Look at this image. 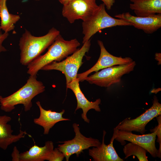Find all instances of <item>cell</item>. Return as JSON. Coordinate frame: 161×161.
<instances>
[{
  "label": "cell",
  "instance_id": "d6986e66",
  "mask_svg": "<svg viewBox=\"0 0 161 161\" xmlns=\"http://www.w3.org/2000/svg\"><path fill=\"white\" fill-rule=\"evenodd\" d=\"M7 0H0V18L1 22L0 28L5 32L13 30L15 24L20 19L18 15L10 13L7 6Z\"/></svg>",
  "mask_w": 161,
  "mask_h": 161
},
{
  "label": "cell",
  "instance_id": "52a82bcc",
  "mask_svg": "<svg viewBox=\"0 0 161 161\" xmlns=\"http://www.w3.org/2000/svg\"><path fill=\"white\" fill-rule=\"evenodd\" d=\"M72 127L75 133V137L70 140L59 142L63 144L58 145V149L64 154L66 161L69 160L72 154H75L78 157L81 153H83V150L91 147L97 146L101 143L97 139L87 137L83 135L77 123H73Z\"/></svg>",
  "mask_w": 161,
  "mask_h": 161
},
{
  "label": "cell",
  "instance_id": "30bf717a",
  "mask_svg": "<svg viewBox=\"0 0 161 161\" xmlns=\"http://www.w3.org/2000/svg\"><path fill=\"white\" fill-rule=\"evenodd\" d=\"M156 136L155 131L140 135L134 134L131 131L119 130L115 127L112 138L115 139L122 145L125 144V140L136 144L144 148L153 157L156 158L158 153L155 145Z\"/></svg>",
  "mask_w": 161,
  "mask_h": 161
},
{
  "label": "cell",
  "instance_id": "4fadbf2b",
  "mask_svg": "<svg viewBox=\"0 0 161 161\" xmlns=\"http://www.w3.org/2000/svg\"><path fill=\"white\" fill-rule=\"evenodd\" d=\"M79 81L78 78L73 80L71 82L66 85L67 88L71 89L74 93L77 101V106L75 112L81 109L83 111L81 116L85 122L89 123V120L87 117V113L91 109H94L97 112H100L101 109L99 106L101 100L98 98L94 102L89 101L85 97L81 91L79 86Z\"/></svg>",
  "mask_w": 161,
  "mask_h": 161
},
{
  "label": "cell",
  "instance_id": "cb8c5ba5",
  "mask_svg": "<svg viewBox=\"0 0 161 161\" xmlns=\"http://www.w3.org/2000/svg\"><path fill=\"white\" fill-rule=\"evenodd\" d=\"M19 152L16 146L14 148L12 154V160L13 161H19Z\"/></svg>",
  "mask_w": 161,
  "mask_h": 161
},
{
  "label": "cell",
  "instance_id": "8992f818",
  "mask_svg": "<svg viewBox=\"0 0 161 161\" xmlns=\"http://www.w3.org/2000/svg\"><path fill=\"white\" fill-rule=\"evenodd\" d=\"M136 64L133 61L126 64L112 66L88 76L84 80L91 84L108 87L120 82L122 76L133 71Z\"/></svg>",
  "mask_w": 161,
  "mask_h": 161
},
{
  "label": "cell",
  "instance_id": "5b68a950",
  "mask_svg": "<svg viewBox=\"0 0 161 161\" xmlns=\"http://www.w3.org/2000/svg\"><path fill=\"white\" fill-rule=\"evenodd\" d=\"M90 40L83 44V46L77 49L64 60L59 62L53 61L43 67L41 70H55L61 72L64 74L66 85L77 78L78 70L83 64L82 60L86 53L88 52L91 45Z\"/></svg>",
  "mask_w": 161,
  "mask_h": 161
},
{
  "label": "cell",
  "instance_id": "5bb4252c",
  "mask_svg": "<svg viewBox=\"0 0 161 161\" xmlns=\"http://www.w3.org/2000/svg\"><path fill=\"white\" fill-rule=\"evenodd\" d=\"M106 134V131L104 130L102 143L98 146L89 149V155L94 161H123L118 156L113 146L114 139L111 138L110 143L108 145L105 143Z\"/></svg>",
  "mask_w": 161,
  "mask_h": 161
},
{
  "label": "cell",
  "instance_id": "ffe728a7",
  "mask_svg": "<svg viewBox=\"0 0 161 161\" xmlns=\"http://www.w3.org/2000/svg\"><path fill=\"white\" fill-rule=\"evenodd\" d=\"M125 159L133 155L136 156L139 161H148L147 152L144 148L136 144L129 143L126 145L123 149Z\"/></svg>",
  "mask_w": 161,
  "mask_h": 161
},
{
  "label": "cell",
  "instance_id": "7402d4cb",
  "mask_svg": "<svg viewBox=\"0 0 161 161\" xmlns=\"http://www.w3.org/2000/svg\"><path fill=\"white\" fill-rule=\"evenodd\" d=\"M65 157L64 154L58 148L54 149L49 161H62Z\"/></svg>",
  "mask_w": 161,
  "mask_h": 161
},
{
  "label": "cell",
  "instance_id": "ac0fdd59",
  "mask_svg": "<svg viewBox=\"0 0 161 161\" xmlns=\"http://www.w3.org/2000/svg\"><path fill=\"white\" fill-rule=\"evenodd\" d=\"M129 7L136 16L146 17L161 13V0H130Z\"/></svg>",
  "mask_w": 161,
  "mask_h": 161
},
{
  "label": "cell",
  "instance_id": "3957f363",
  "mask_svg": "<svg viewBox=\"0 0 161 161\" xmlns=\"http://www.w3.org/2000/svg\"><path fill=\"white\" fill-rule=\"evenodd\" d=\"M36 78V75H30L23 86L10 95L2 97L0 100L1 109L9 112L14 109L15 106L22 104L25 112L30 110L32 106V99L45 90L43 83Z\"/></svg>",
  "mask_w": 161,
  "mask_h": 161
},
{
  "label": "cell",
  "instance_id": "2e32d148",
  "mask_svg": "<svg viewBox=\"0 0 161 161\" xmlns=\"http://www.w3.org/2000/svg\"><path fill=\"white\" fill-rule=\"evenodd\" d=\"M11 119L10 117L6 115L0 116V148L4 150L10 145L18 142L28 134L25 131H22L21 129L18 134H13V130L11 126L8 123Z\"/></svg>",
  "mask_w": 161,
  "mask_h": 161
},
{
  "label": "cell",
  "instance_id": "9c48e42d",
  "mask_svg": "<svg viewBox=\"0 0 161 161\" xmlns=\"http://www.w3.org/2000/svg\"><path fill=\"white\" fill-rule=\"evenodd\" d=\"M96 0H72L63 5L62 15L72 24L77 20L85 21L91 16L99 8Z\"/></svg>",
  "mask_w": 161,
  "mask_h": 161
},
{
  "label": "cell",
  "instance_id": "ba28073f",
  "mask_svg": "<svg viewBox=\"0 0 161 161\" xmlns=\"http://www.w3.org/2000/svg\"><path fill=\"white\" fill-rule=\"evenodd\" d=\"M161 115V104L156 96L154 97L152 106L143 113L133 119L126 118L121 122L116 128L119 130L140 132L146 131L145 127L154 118Z\"/></svg>",
  "mask_w": 161,
  "mask_h": 161
},
{
  "label": "cell",
  "instance_id": "277c9868",
  "mask_svg": "<svg viewBox=\"0 0 161 161\" xmlns=\"http://www.w3.org/2000/svg\"><path fill=\"white\" fill-rule=\"evenodd\" d=\"M105 7L103 3L100 4L98 9L94 14L83 21V44L89 40L97 32L104 29L116 26H132L131 24L128 21L111 17L106 12Z\"/></svg>",
  "mask_w": 161,
  "mask_h": 161
},
{
  "label": "cell",
  "instance_id": "d4e9b609",
  "mask_svg": "<svg viewBox=\"0 0 161 161\" xmlns=\"http://www.w3.org/2000/svg\"><path fill=\"white\" fill-rule=\"evenodd\" d=\"M103 2L106 8L108 10L111 9L115 2V0H100Z\"/></svg>",
  "mask_w": 161,
  "mask_h": 161
},
{
  "label": "cell",
  "instance_id": "44dd1931",
  "mask_svg": "<svg viewBox=\"0 0 161 161\" xmlns=\"http://www.w3.org/2000/svg\"><path fill=\"white\" fill-rule=\"evenodd\" d=\"M157 120L158 123L157 126L153 129L150 130L151 132L155 131L156 136H157V142H158L159 144V148L158 150V153L157 157L161 159V115H159L157 117Z\"/></svg>",
  "mask_w": 161,
  "mask_h": 161
},
{
  "label": "cell",
  "instance_id": "e0dca14e",
  "mask_svg": "<svg viewBox=\"0 0 161 161\" xmlns=\"http://www.w3.org/2000/svg\"><path fill=\"white\" fill-rule=\"evenodd\" d=\"M53 143L46 142L43 147L34 145L28 151L20 153L19 161H49L54 150Z\"/></svg>",
  "mask_w": 161,
  "mask_h": 161
},
{
  "label": "cell",
  "instance_id": "83f0119b",
  "mask_svg": "<svg viewBox=\"0 0 161 161\" xmlns=\"http://www.w3.org/2000/svg\"><path fill=\"white\" fill-rule=\"evenodd\" d=\"M2 97L0 95V100L2 98Z\"/></svg>",
  "mask_w": 161,
  "mask_h": 161
},
{
  "label": "cell",
  "instance_id": "603a6c76",
  "mask_svg": "<svg viewBox=\"0 0 161 161\" xmlns=\"http://www.w3.org/2000/svg\"><path fill=\"white\" fill-rule=\"evenodd\" d=\"M8 35L9 33L7 32H4V33H2L1 32H0V54L2 52L7 51L6 49L2 46V44Z\"/></svg>",
  "mask_w": 161,
  "mask_h": 161
},
{
  "label": "cell",
  "instance_id": "7c38bea8",
  "mask_svg": "<svg viewBox=\"0 0 161 161\" xmlns=\"http://www.w3.org/2000/svg\"><path fill=\"white\" fill-rule=\"evenodd\" d=\"M114 17L129 22L132 26L147 34L152 33L161 27V13L140 17L133 16L127 12L116 15Z\"/></svg>",
  "mask_w": 161,
  "mask_h": 161
},
{
  "label": "cell",
  "instance_id": "484cf974",
  "mask_svg": "<svg viewBox=\"0 0 161 161\" xmlns=\"http://www.w3.org/2000/svg\"><path fill=\"white\" fill-rule=\"evenodd\" d=\"M155 59L158 61V64L159 65L161 64V55L160 53H156L155 55Z\"/></svg>",
  "mask_w": 161,
  "mask_h": 161
},
{
  "label": "cell",
  "instance_id": "6da1fadb",
  "mask_svg": "<svg viewBox=\"0 0 161 161\" xmlns=\"http://www.w3.org/2000/svg\"><path fill=\"white\" fill-rule=\"evenodd\" d=\"M80 45L76 38L66 40L59 34L45 54L39 55L27 65V73L30 75H36L44 66L54 61H61L75 52Z\"/></svg>",
  "mask_w": 161,
  "mask_h": 161
},
{
  "label": "cell",
  "instance_id": "9a60e30c",
  "mask_svg": "<svg viewBox=\"0 0 161 161\" xmlns=\"http://www.w3.org/2000/svg\"><path fill=\"white\" fill-rule=\"evenodd\" d=\"M36 103L39 109L40 114L38 118L34 119L33 122L43 128L44 134L45 135L48 134L50 129L57 123L62 121L70 120L63 117L65 112L64 109L60 112L50 110H46L42 107L39 101H37Z\"/></svg>",
  "mask_w": 161,
  "mask_h": 161
},
{
  "label": "cell",
  "instance_id": "f546056e",
  "mask_svg": "<svg viewBox=\"0 0 161 161\" xmlns=\"http://www.w3.org/2000/svg\"><path fill=\"white\" fill-rule=\"evenodd\" d=\"M33 0L36 1H40V0Z\"/></svg>",
  "mask_w": 161,
  "mask_h": 161
},
{
  "label": "cell",
  "instance_id": "8fae6325",
  "mask_svg": "<svg viewBox=\"0 0 161 161\" xmlns=\"http://www.w3.org/2000/svg\"><path fill=\"white\" fill-rule=\"evenodd\" d=\"M97 43L100 49L99 57L96 63L91 68L82 73L77 74V78L79 82L84 81L92 72H96L100 69L113 66L126 64L133 61L130 57L123 58L121 56H114L106 50L102 41L98 40Z\"/></svg>",
  "mask_w": 161,
  "mask_h": 161
},
{
  "label": "cell",
  "instance_id": "7a4b0ae2",
  "mask_svg": "<svg viewBox=\"0 0 161 161\" xmlns=\"http://www.w3.org/2000/svg\"><path fill=\"white\" fill-rule=\"evenodd\" d=\"M59 34V31L54 27L49 30L45 35L39 37L32 35L25 30L19 44L21 64L27 66L49 47Z\"/></svg>",
  "mask_w": 161,
  "mask_h": 161
},
{
  "label": "cell",
  "instance_id": "f1b7e54d",
  "mask_svg": "<svg viewBox=\"0 0 161 161\" xmlns=\"http://www.w3.org/2000/svg\"><path fill=\"white\" fill-rule=\"evenodd\" d=\"M1 32V28H0V32Z\"/></svg>",
  "mask_w": 161,
  "mask_h": 161
},
{
  "label": "cell",
  "instance_id": "4316f807",
  "mask_svg": "<svg viewBox=\"0 0 161 161\" xmlns=\"http://www.w3.org/2000/svg\"><path fill=\"white\" fill-rule=\"evenodd\" d=\"M59 2L63 5L66 4L72 0H58Z\"/></svg>",
  "mask_w": 161,
  "mask_h": 161
}]
</instances>
